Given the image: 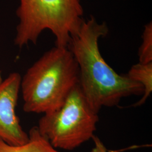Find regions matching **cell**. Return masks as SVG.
<instances>
[{"label":"cell","instance_id":"7","mask_svg":"<svg viewBox=\"0 0 152 152\" xmlns=\"http://www.w3.org/2000/svg\"><path fill=\"white\" fill-rule=\"evenodd\" d=\"M126 76L141 84L144 88L141 99L132 105L135 107L141 106L145 103L152 92V62L147 64L139 63L132 65Z\"/></svg>","mask_w":152,"mask_h":152},{"label":"cell","instance_id":"4","mask_svg":"<svg viewBox=\"0 0 152 152\" xmlns=\"http://www.w3.org/2000/svg\"><path fill=\"white\" fill-rule=\"evenodd\" d=\"M98 121V113L88 103L78 84L60 108L44 114L37 127L55 149L73 151L92 139Z\"/></svg>","mask_w":152,"mask_h":152},{"label":"cell","instance_id":"6","mask_svg":"<svg viewBox=\"0 0 152 152\" xmlns=\"http://www.w3.org/2000/svg\"><path fill=\"white\" fill-rule=\"evenodd\" d=\"M29 140L22 145H11L0 139V152H59L38 130L37 126L29 132Z\"/></svg>","mask_w":152,"mask_h":152},{"label":"cell","instance_id":"8","mask_svg":"<svg viewBox=\"0 0 152 152\" xmlns=\"http://www.w3.org/2000/svg\"><path fill=\"white\" fill-rule=\"evenodd\" d=\"M140 63L147 64L152 62V22L144 26L142 34V42L138 51Z\"/></svg>","mask_w":152,"mask_h":152},{"label":"cell","instance_id":"3","mask_svg":"<svg viewBox=\"0 0 152 152\" xmlns=\"http://www.w3.org/2000/svg\"><path fill=\"white\" fill-rule=\"evenodd\" d=\"M16 14L19 23L14 43L20 48L36 44L46 29L54 36L55 46L67 47L84 21L80 0H19Z\"/></svg>","mask_w":152,"mask_h":152},{"label":"cell","instance_id":"9","mask_svg":"<svg viewBox=\"0 0 152 152\" xmlns=\"http://www.w3.org/2000/svg\"><path fill=\"white\" fill-rule=\"evenodd\" d=\"M95 144V147L92 149L91 152H107V149L102 141L97 136H94L92 138Z\"/></svg>","mask_w":152,"mask_h":152},{"label":"cell","instance_id":"10","mask_svg":"<svg viewBox=\"0 0 152 152\" xmlns=\"http://www.w3.org/2000/svg\"><path fill=\"white\" fill-rule=\"evenodd\" d=\"M2 82V78H1V71H0V84Z\"/></svg>","mask_w":152,"mask_h":152},{"label":"cell","instance_id":"5","mask_svg":"<svg viewBox=\"0 0 152 152\" xmlns=\"http://www.w3.org/2000/svg\"><path fill=\"white\" fill-rule=\"evenodd\" d=\"M19 73H10L0 84V139L11 145H22L29 140L15 112L20 90Z\"/></svg>","mask_w":152,"mask_h":152},{"label":"cell","instance_id":"2","mask_svg":"<svg viewBox=\"0 0 152 152\" xmlns=\"http://www.w3.org/2000/svg\"><path fill=\"white\" fill-rule=\"evenodd\" d=\"M79 84V68L67 47L46 51L22 77L23 110L48 114L60 108Z\"/></svg>","mask_w":152,"mask_h":152},{"label":"cell","instance_id":"1","mask_svg":"<svg viewBox=\"0 0 152 152\" xmlns=\"http://www.w3.org/2000/svg\"><path fill=\"white\" fill-rule=\"evenodd\" d=\"M106 23H98L93 16L84 20L78 31L71 36L67 48L79 68V85L88 103L99 113L103 107L117 106L123 98L142 95L141 84L118 74L105 61L99 40L106 36Z\"/></svg>","mask_w":152,"mask_h":152}]
</instances>
